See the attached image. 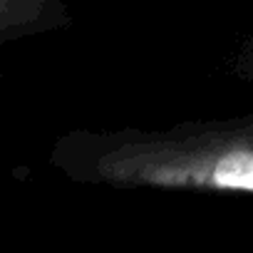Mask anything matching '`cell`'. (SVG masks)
<instances>
[{"label":"cell","instance_id":"6da1fadb","mask_svg":"<svg viewBox=\"0 0 253 253\" xmlns=\"http://www.w3.org/2000/svg\"><path fill=\"white\" fill-rule=\"evenodd\" d=\"M147 179L164 184H206L221 189H253V147H233L201 154L196 162L162 164L149 169Z\"/></svg>","mask_w":253,"mask_h":253}]
</instances>
